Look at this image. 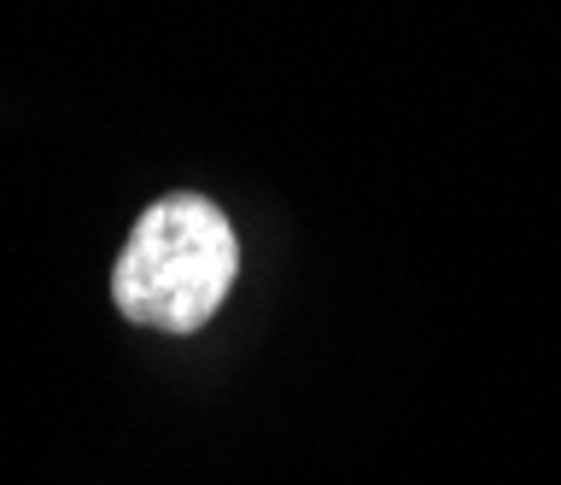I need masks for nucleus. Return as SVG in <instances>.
Returning <instances> with one entry per match:
<instances>
[{"instance_id":"obj_1","label":"nucleus","mask_w":561,"mask_h":485,"mask_svg":"<svg viewBox=\"0 0 561 485\" xmlns=\"http://www.w3.org/2000/svg\"><path fill=\"white\" fill-rule=\"evenodd\" d=\"M240 275V240L205 194H164L140 211L112 269V304L152 334H199Z\"/></svg>"}]
</instances>
